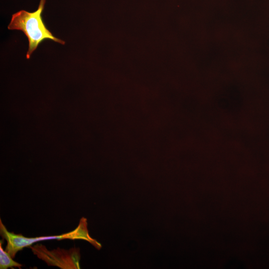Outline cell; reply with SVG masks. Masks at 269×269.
<instances>
[{
	"mask_svg": "<svg viewBox=\"0 0 269 269\" xmlns=\"http://www.w3.org/2000/svg\"><path fill=\"white\" fill-rule=\"evenodd\" d=\"M3 240L0 241V269H6L8 268L17 267L19 269L22 265L13 261L10 255L2 247Z\"/></svg>",
	"mask_w": 269,
	"mask_h": 269,
	"instance_id": "4",
	"label": "cell"
},
{
	"mask_svg": "<svg viewBox=\"0 0 269 269\" xmlns=\"http://www.w3.org/2000/svg\"><path fill=\"white\" fill-rule=\"evenodd\" d=\"M32 253L48 266H56L62 269H79L80 249L72 248L65 250L57 248L48 250L42 244H37L29 247Z\"/></svg>",
	"mask_w": 269,
	"mask_h": 269,
	"instance_id": "3",
	"label": "cell"
},
{
	"mask_svg": "<svg viewBox=\"0 0 269 269\" xmlns=\"http://www.w3.org/2000/svg\"><path fill=\"white\" fill-rule=\"evenodd\" d=\"M46 0H40L37 10L30 12L20 10L12 14L8 25L9 30H19L23 31L28 40L29 46L26 58L29 59L32 52L39 44L45 39H50L62 44L65 41L53 36L47 28L42 17Z\"/></svg>",
	"mask_w": 269,
	"mask_h": 269,
	"instance_id": "1",
	"label": "cell"
},
{
	"mask_svg": "<svg viewBox=\"0 0 269 269\" xmlns=\"http://www.w3.org/2000/svg\"><path fill=\"white\" fill-rule=\"evenodd\" d=\"M87 221L86 218L82 217L76 229L62 235L28 238L21 234H16L13 232H8L2 223L1 220H0V232L1 236L7 242L5 251L12 258L15 257L16 254L18 251L24 248L30 247L33 243L39 241L50 240H83L89 242L97 250H100L102 248V245L90 236L87 228Z\"/></svg>",
	"mask_w": 269,
	"mask_h": 269,
	"instance_id": "2",
	"label": "cell"
}]
</instances>
